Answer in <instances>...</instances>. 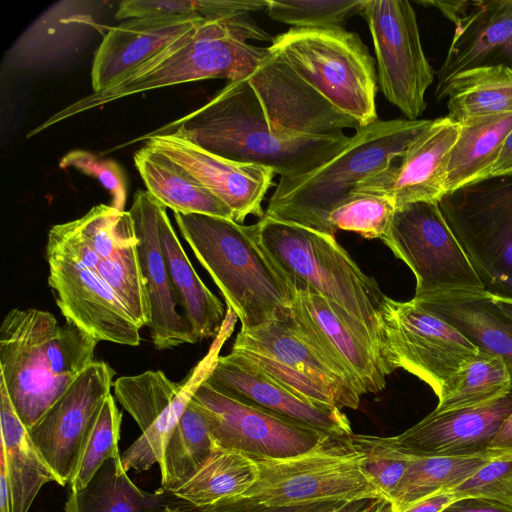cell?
Segmentation results:
<instances>
[{
  "instance_id": "6da1fadb",
  "label": "cell",
  "mask_w": 512,
  "mask_h": 512,
  "mask_svg": "<svg viewBox=\"0 0 512 512\" xmlns=\"http://www.w3.org/2000/svg\"><path fill=\"white\" fill-rule=\"evenodd\" d=\"M146 135H176L224 158L297 177L327 162L348 144L344 132L311 136L275 133L246 80L229 81L208 102Z\"/></svg>"
},
{
  "instance_id": "7a4b0ae2",
  "label": "cell",
  "mask_w": 512,
  "mask_h": 512,
  "mask_svg": "<svg viewBox=\"0 0 512 512\" xmlns=\"http://www.w3.org/2000/svg\"><path fill=\"white\" fill-rule=\"evenodd\" d=\"M248 40L272 42L249 13L203 19L156 56L126 73L103 90L69 104L31 130L30 138L76 114L115 100L180 83L223 78L248 81L269 54L268 47Z\"/></svg>"
},
{
  "instance_id": "3957f363",
  "label": "cell",
  "mask_w": 512,
  "mask_h": 512,
  "mask_svg": "<svg viewBox=\"0 0 512 512\" xmlns=\"http://www.w3.org/2000/svg\"><path fill=\"white\" fill-rule=\"evenodd\" d=\"M178 228L210 274L243 331L287 317L296 297L290 277L262 244L256 223L174 212Z\"/></svg>"
},
{
  "instance_id": "277c9868",
  "label": "cell",
  "mask_w": 512,
  "mask_h": 512,
  "mask_svg": "<svg viewBox=\"0 0 512 512\" xmlns=\"http://www.w3.org/2000/svg\"><path fill=\"white\" fill-rule=\"evenodd\" d=\"M98 340L36 308H13L0 326V379L25 427H33L95 360Z\"/></svg>"
},
{
  "instance_id": "5b68a950",
  "label": "cell",
  "mask_w": 512,
  "mask_h": 512,
  "mask_svg": "<svg viewBox=\"0 0 512 512\" xmlns=\"http://www.w3.org/2000/svg\"><path fill=\"white\" fill-rule=\"evenodd\" d=\"M432 120H377L359 127L333 158L297 177H280L266 217L334 236L331 210L357 184L402 156Z\"/></svg>"
},
{
  "instance_id": "8992f818",
  "label": "cell",
  "mask_w": 512,
  "mask_h": 512,
  "mask_svg": "<svg viewBox=\"0 0 512 512\" xmlns=\"http://www.w3.org/2000/svg\"><path fill=\"white\" fill-rule=\"evenodd\" d=\"M256 225L262 244L292 283H307L346 311L369 331L382 352L381 313L386 295L335 236L266 216Z\"/></svg>"
},
{
  "instance_id": "52a82bcc",
  "label": "cell",
  "mask_w": 512,
  "mask_h": 512,
  "mask_svg": "<svg viewBox=\"0 0 512 512\" xmlns=\"http://www.w3.org/2000/svg\"><path fill=\"white\" fill-rule=\"evenodd\" d=\"M268 49L360 127L378 120L375 59L357 33L291 28L273 37Z\"/></svg>"
},
{
  "instance_id": "ba28073f",
  "label": "cell",
  "mask_w": 512,
  "mask_h": 512,
  "mask_svg": "<svg viewBox=\"0 0 512 512\" xmlns=\"http://www.w3.org/2000/svg\"><path fill=\"white\" fill-rule=\"evenodd\" d=\"M439 206L485 291L512 298V173L451 191Z\"/></svg>"
},
{
  "instance_id": "9c48e42d",
  "label": "cell",
  "mask_w": 512,
  "mask_h": 512,
  "mask_svg": "<svg viewBox=\"0 0 512 512\" xmlns=\"http://www.w3.org/2000/svg\"><path fill=\"white\" fill-rule=\"evenodd\" d=\"M256 462L258 479L243 496L265 506L383 498L342 438L295 457Z\"/></svg>"
},
{
  "instance_id": "30bf717a",
  "label": "cell",
  "mask_w": 512,
  "mask_h": 512,
  "mask_svg": "<svg viewBox=\"0 0 512 512\" xmlns=\"http://www.w3.org/2000/svg\"><path fill=\"white\" fill-rule=\"evenodd\" d=\"M381 335L388 375L402 368L437 396L453 374L481 353L455 327L413 298L402 302L386 296Z\"/></svg>"
},
{
  "instance_id": "8fae6325",
  "label": "cell",
  "mask_w": 512,
  "mask_h": 512,
  "mask_svg": "<svg viewBox=\"0 0 512 512\" xmlns=\"http://www.w3.org/2000/svg\"><path fill=\"white\" fill-rule=\"evenodd\" d=\"M381 240L413 272L414 297L485 290L439 202H414L397 208Z\"/></svg>"
},
{
  "instance_id": "7c38bea8",
  "label": "cell",
  "mask_w": 512,
  "mask_h": 512,
  "mask_svg": "<svg viewBox=\"0 0 512 512\" xmlns=\"http://www.w3.org/2000/svg\"><path fill=\"white\" fill-rule=\"evenodd\" d=\"M61 237L125 305L140 329L150 323L134 221L129 211L93 206L82 217L50 228Z\"/></svg>"
},
{
  "instance_id": "4fadbf2b",
  "label": "cell",
  "mask_w": 512,
  "mask_h": 512,
  "mask_svg": "<svg viewBox=\"0 0 512 512\" xmlns=\"http://www.w3.org/2000/svg\"><path fill=\"white\" fill-rule=\"evenodd\" d=\"M376 56L378 88L408 120L426 109L434 71L423 47L415 11L407 0H365L361 14Z\"/></svg>"
},
{
  "instance_id": "5bb4252c",
  "label": "cell",
  "mask_w": 512,
  "mask_h": 512,
  "mask_svg": "<svg viewBox=\"0 0 512 512\" xmlns=\"http://www.w3.org/2000/svg\"><path fill=\"white\" fill-rule=\"evenodd\" d=\"M192 401L202 412L220 450L254 460L295 457L326 444L330 435L230 397L204 381Z\"/></svg>"
},
{
  "instance_id": "9a60e30c",
  "label": "cell",
  "mask_w": 512,
  "mask_h": 512,
  "mask_svg": "<svg viewBox=\"0 0 512 512\" xmlns=\"http://www.w3.org/2000/svg\"><path fill=\"white\" fill-rule=\"evenodd\" d=\"M293 284L296 297L290 319L300 335L361 395L382 391L388 373L381 348L369 331L307 283Z\"/></svg>"
},
{
  "instance_id": "2e32d148",
  "label": "cell",
  "mask_w": 512,
  "mask_h": 512,
  "mask_svg": "<svg viewBox=\"0 0 512 512\" xmlns=\"http://www.w3.org/2000/svg\"><path fill=\"white\" fill-rule=\"evenodd\" d=\"M45 254L48 284L66 322L74 323L98 341L139 345L140 327L120 298L51 229Z\"/></svg>"
},
{
  "instance_id": "e0dca14e",
  "label": "cell",
  "mask_w": 512,
  "mask_h": 512,
  "mask_svg": "<svg viewBox=\"0 0 512 512\" xmlns=\"http://www.w3.org/2000/svg\"><path fill=\"white\" fill-rule=\"evenodd\" d=\"M115 371L95 361L30 429L29 436L58 484H70L105 399L111 394Z\"/></svg>"
},
{
  "instance_id": "ac0fdd59",
  "label": "cell",
  "mask_w": 512,
  "mask_h": 512,
  "mask_svg": "<svg viewBox=\"0 0 512 512\" xmlns=\"http://www.w3.org/2000/svg\"><path fill=\"white\" fill-rule=\"evenodd\" d=\"M438 8L455 26L437 72L435 99L458 74L481 67L512 70V0L418 1Z\"/></svg>"
},
{
  "instance_id": "d6986e66",
  "label": "cell",
  "mask_w": 512,
  "mask_h": 512,
  "mask_svg": "<svg viewBox=\"0 0 512 512\" xmlns=\"http://www.w3.org/2000/svg\"><path fill=\"white\" fill-rule=\"evenodd\" d=\"M140 140H145L149 149L177 163L222 200L231 209L234 221L242 223L248 215L264 217L262 202L273 186L272 169L224 158L176 135L145 134L129 144Z\"/></svg>"
},
{
  "instance_id": "ffe728a7",
  "label": "cell",
  "mask_w": 512,
  "mask_h": 512,
  "mask_svg": "<svg viewBox=\"0 0 512 512\" xmlns=\"http://www.w3.org/2000/svg\"><path fill=\"white\" fill-rule=\"evenodd\" d=\"M459 132L460 123L448 116L432 120L402 156L352 191L387 196L396 209L414 202H439L446 194L447 161Z\"/></svg>"
},
{
  "instance_id": "44dd1931",
  "label": "cell",
  "mask_w": 512,
  "mask_h": 512,
  "mask_svg": "<svg viewBox=\"0 0 512 512\" xmlns=\"http://www.w3.org/2000/svg\"><path fill=\"white\" fill-rule=\"evenodd\" d=\"M106 1L62 0L46 9L7 50L2 66L9 70H44L73 60L96 33L108 26L96 19Z\"/></svg>"
},
{
  "instance_id": "7402d4cb",
  "label": "cell",
  "mask_w": 512,
  "mask_h": 512,
  "mask_svg": "<svg viewBox=\"0 0 512 512\" xmlns=\"http://www.w3.org/2000/svg\"><path fill=\"white\" fill-rule=\"evenodd\" d=\"M163 204L148 191H138L129 212L139 238L138 254L150 306L148 325L153 345L160 350L198 341L192 327L177 310L159 235Z\"/></svg>"
},
{
  "instance_id": "603a6c76",
  "label": "cell",
  "mask_w": 512,
  "mask_h": 512,
  "mask_svg": "<svg viewBox=\"0 0 512 512\" xmlns=\"http://www.w3.org/2000/svg\"><path fill=\"white\" fill-rule=\"evenodd\" d=\"M512 413V391L483 405L432 411L403 433L388 437L411 456H468L491 449L503 423Z\"/></svg>"
},
{
  "instance_id": "cb8c5ba5",
  "label": "cell",
  "mask_w": 512,
  "mask_h": 512,
  "mask_svg": "<svg viewBox=\"0 0 512 512\" xmlns=\"http://www.w3.org/2000/svg\"><path fill=\"white\" fill-rule=\"evenodd\" d=\"M218 391L278 416L320 430L333 438L352 433L339 408L314 405L232 354L219 356L205 380Z\"/></svg>"
},
{
  "instance_id": "d4e9b609",
  "label": "cell",
  "mask_w": 512,
  "mask_h": 512,
  "mask_svg": "<svg viewBox=\"0 0 512 512\" xmlns=\"http://www.w3.org/2000/svg\"><path fill=\"white\" fill-rule=\"evenodd\" d=\"M204 18L143 17L109 27L95 52L93 93L156 56L173 41L195 28Z\"/></svg>"
},
{
  "instance_id": "484cf974",
  "label": "cell",
  "mask_w": 512,
  "mask_h": 512,
  "mask_svg": "<svg viewBox=\"0 0 512 512\" xmlns=\"http://www.w3.org/2000/svg\"><path fill=\"white\" fill-rule=\"evenodd\" d=\"M232 346L267 354L294 371L311 377L333 395L339 409H357L359 406L362 395L357 387L300 335L290 315L251 330H240Z\"/></svg>"
},
{
  "instance_id": "4316f807",
  "label": "cell",
  "mask_w": 512,
  "mask_h": 512,
  "mask_svg": "<svg viewBox=\"0 0 512 512\" xmlns=\"http://www.w3.org/2000/svg\"><path fill=\"white\" fill-rule=\"evenodd\" d=\"M413 299L455 327L480 351L499 356L512 375V321L490 301L485 290H455Z\"/></svg>"
},
{
  "instance_id": "83f0119b",
  "label": "cell",
  "mask_w": 512,
  "mask_h": 512,
  "mask_svg": "<svg viewBox=\"0 0 512 512\" xmlns=\"http://www.w3.org/2000/svg\"><path fill=\"white\" fill-rule=\"evenodd\" d=\"M159 235L170 281L184 317L198 340L216 337L226 318L224 304L196 273L164 205L159 216Z\"/></svg>"
},
{
  "instance_id": "f1b7e54d",
  "label": "cell",
  "mask_w": 512,
  "mask_h": 512,
  "mask_svg": "<svg viewBox=\"0 0 512 512\" xmlns=\"http://www.w3.org/2000/svg\"><path fill=\"white\" fill-rule=\"evenodd\" d=\"M1 448L11 494V512H28L40 489L57 477L17 415L0 379Z\"/></svg>"
},
{
  "instance_id": "f546056e",
  "label": "cell",
  "mask_w": 512,
  "mask_h": 512,
  "mask_svg": "<svg viewBox=\"0 0 512 512\" xmlns=\"http://www.w3.org/2000/svg\"><path fill=\"white\" fill-rule=\"evenodd\" d=\"M134 164L145 186L166 208L184 214H205L233 219L231 209L168 157L140 148Z\"/></svg>"
},
{
  "instance_id": "4dcf8cb0",
  "label": "cell",
  "mask_w": 512,
  "mask_h": 512,
  "mask_svg": "<svg viewBox=\"0 0 512 512\" xmlns=\"http://www.w3.org/2000/svg\"><path fill=\"white\" fill-rule=\"evenodd\" d=\"M511 129L512 113L460 122L459 136L450 151L446 166V194L490 177Z\"/></svg>"
},
{
  "instance_id": "1f68e13d",
  "label": "cell",
  "mask_w": 512,
  "mask_h": 512,
  "mask_svg": "<svg viewBox=\"0 0 512 512\" xmlns=\"http://www.w3.org/2000/svg\"><path fill=\"white\" fill-rule=\"evenodd\" d=\"M231 325L224 323L208 353L180 382V390L151 425L121 454L124 470H148L162 461L165 447L198 387L208 378Z\"/></svg>"
},
{
  "instance_id": "d6a6232c",
  "label": "cell",
  "mask_w": 512,
  "mask_h": 512,
  "mask_svg": "<svg viewBox=\"0 0 512 512\" xmlns=\"http://www.w3.org/2000/svg\"><path fill=\"white\" fill-rule=\"evenodd\" d=\"M166 494L136 486L119 454L105 461L85 487L70 491L65 512H165L169 506Z\"/></svg>"
},
{
  "instance_id": "836d02e7",
  "label": "cell",
  "mask_w": 512,
  "mask_h": 512,
  "mask_svg": "<svg viewBox=\"0 0 512 512\" xmlns=\"http://www.w3.org/2000/svg\"><path fill=\"white\" fill-rule=\"evenodd\" d=\"M507 452L490 449L468 456H413L389 499L393 512L430 495L452 490Z\"/></svg>"
},
{
  "instance_id": "e575fe53",
  "label": "cell",
  "mask_w": 512,
  "mask_h": 512,
  "mask_svg": "<svg viewBox=\"0 0 512 512\" xmlns=\"http://www.w3.org/2000/svg\"><path fill=\"white\" fill-rule=\"evenodd\" d=\"M448 98V117L467 119L512 113V70L481 67L462 72L447 84L436 101Z\"/></svg>"
},
{
  "instance_id": "d590c367",
  "label": "cell",
  "mask_w": 512,
  "mask_h": 512,
  "mask_svg": "<svg viewBox=\"0 0 512 512\" xmlns=\"http://www.w3.org/2000/svg\"><path fill=\"white\" fill-rule=\"evenodd\" d=\"M217 450L202 412L191 400L174 429L159 464L160 489L173 494L189 482Z\"/></svg>"
},
{
  "instance_id": "8d00e7d4",
  "label": "cell",
  "mask_w": 512,
  "mask_h": 512,
  "mask_svg": "<svg viewBox=\"0 0 512 512\" xmlns=\"http://www.w3.org/2000/svg\"><path fill=\"white\" fill-rule=\"evenodd\" d=\"M512 391V375L505 361L482 352L453 374L443 385L434 412L483 405Z\"/></svg>"
},
{
  "instance_id": "74e56055",
  "label": "cell",
  "mask_w": 512,
  "mask_h": 512,
  "mask_svg": "<svg viewBox=\"0 0 512 512\" xmlns=\"http://www.w3.org/2000/svg\"><path fill=\"white\" fill-rule=\"evenodd\" d=\"M259 476L256 460L233 450H220L172 495L194 507L244 495Z\"/></svg>"
},
{
  "instance_id": "f35d334b",
  "label": "cell",
  "mask_w": 512,
  "mask_h": 512,
  "mask_svg": "<svg viewBox=\"0 0 512 512\" xmlns=\"http://www.w3.org/2000/svg\"><path fill=\"white\" fill-rule=\"evenodd\" d=\"M180 386L164 372L148 370L117 378L113 390L117 401L144 431L174 399Z\"/></svg>"
},
{
  "instance_id": "ab89813d",
  "label": "cell",
  "mask_w": 512,
  "mask_h": 512,
  "mask_svg": "<svg viewBox=\"0 0 512 512\" xmlns=\"http://www.w3.org/2000/svg\"><path fill=\"white\" fill-rule=\"evenodd\" d=\"M342 440L359 455L364 474L389 500L413 456L397 449L388 437L351 433Z\"/></svg>"
},
{
  "instance_id": "60d3db41",
  "label": "cell",
  "mask_w": 512,
  "mask_h": 512,
  "mask_svg": "<svg viewBox=\"0 0 512 512\" xmlns=\"http://www.w3.org/2000/svg\"><path fill=\"white\" fill-rule=\"evenodd\" d=\"M396 205L387 196L352 191L330 212L335 230L355 232L367 239H382L392 222Z\"/></svg>"
},
{
  "instance_id": "b9f144b4",
  "label": "cell",
  "mask_w": 512,
  "mask_h": 512,
  "mask_svg": "<svg viewBox=\"0 0 512 512\" xmlns=\"http://www.w3.org/2000/svg\"><path fill=\"white\" fill-rule=\"evenodd\" d=\"M365 0H268L266 12L277 22L302 29L342 28L361 14Z\"/></svg>"
},
{
  "instance_id": "7bdbcfd3",
  "label": "cell",
  "mask_w": 512,
  "mask_h": 512,
  "mask_svg": "<svg viewBox=\"0 0 512 512\" xmlns=\"http://www.w3.org/2000/svg\"><path fill=\"white\" fill-rule=\"evenodd\" d=\"M121 419L122 414L110 394L102 405L77 472L70 483L71 491L85 487L105 461L120 454L118 442Z\"/></svg>"
},
{
  "instance_id": "ee69618b",
  "label": "cell",
  "mask_w": 512,
  "mask_h": 512,
  "mask_svg": "<svg viewBox=\"0 0 512 512\" xmlns=\"http://www.w3.org/2000/svg\"><path fill=\"white\" fill-rule=\"evenodd\" d=\"M247 364L300 398L321 407L338 408L333 395L311 377L296 372L271 356L243 347L230 351Z\"/></svg>"
},
{
  "instance_id": "f6af8a7d",
  "label": "cell",
  "mask_w": 512,
  "mask_h": 512,
  "mask_svg": "<svg viewBox=\"0 0 512 512\" xmlns=\"http://www.w3.org/2000/svg\"><path fill=\"white\" fill-rule=\"evenodd\" d=\"M450 491L457 498L483 497L512 504V451L492 460Z\"/></svg>"
},
{
  "instance_id": "bcb514c9",
  "label": "cell",
  "mask_w": 512,
  "mask_h": 512,
  "mask_svg": "<svg viewBox=\"0 0 512 512\" xmlns=\"http://www.w3.org/2000/svg\"><path fill=\"white\" fill-rule=\"evenodd\" d=\"M61 169L74 168L96 178L111 196V206L124 210L127 197V183L121 167L111 159H103L90 151L74 149L64 155Z\"/></svg>"
},
{
  "instance_id": "7dc6e473",
  "label": "cell",
  "mask_w": 512,
  "mask_h": 512,
  "mask_svg": "<svg viewBox=\"0 0 512 512\" xmlns=\"http://www.w3.org/2000/svg\"><path fill=\"white\" fill-rule=\"evenodd\" d=\"M343 503L344 501H322L293 506L269 507L242 495L207 506L195 507V512H331Z\"/></svg>"
},
{
  "instance_id": "c3c4849f",
  "label": "cell",
  "mask_w": 512,
  "mask_h": 512,
  "mask_svg": "<svg viewBox=\"0 0 512 512\" xmlns=\"http://www.w3.org/2000/svg\"><path fill=\"white\" fill-rule=\"evenodd\" d=\"M441 512H512V504L483 497L458 498Z\"/></svg>"
},
{
  "instance_id": "681fc988",
  "label": "cell",
  "mask_w": 512,
  "mask_h": 512,
  "mask_svg": "<svg viewBox=\"0 0 512 512\" xmlns=\"http://www.w3.org/2000/svg\"><path fill=\"white\" fill-rule=\"evenodd\" d=\"M458 499L452 491L439 492L418 500L397 512H441Z\"/></svg>"
},
{
  "instance_id": "f907efd6",
  "label": "cell",
  "mask_w": 512,
  "mask_h": 512,
  "mask_svg": "<svg viewBox=\"0 0 512 512\" xmlns=\"http://www.w3.org/2000/svg\"><path fill=\"white\" fill-rule=\"evenodd\" d=\"M512 173V129L507 134L490 176Z\"/></svg>"
},
{
  "instance_id": "816d5d0a",
  "label": "cell",
  "mask_w": 512,
  "mask_h": 512,
  "mask_svg": "<svg viewBox=\"0 0 512 512\" xmlns=\"http://www.w3.org/2000/svg\"><path fill=\"white\" fill-rule=\"evenodd\" d=\"M0 512H11V494L7 478L5 458L0 450Z\"/></svg>"
},
{
  "instance_id": "f5cc1de1",
  "label": "cell",
  "mask_w": 512,
  "mask_h": 512,
  "mask_svg": "<svg viewBox=\"0 0 512 512\" xmlns=\"http://www.w3.org/2000/svg\"><path fill=\"white\" fill-rule=\"evenodd\" d=\"M491 449L512 451V413L503 423L500 431L491 444Z\"/></svg>"
},
{
  "instance_id": "db71d44e",
  "label": "cell",
  "mask_w": 512,
  "mask_h": 512,
  "mask_svg": "<svg viewBox=\"0 0 512 512\" xmlns=\"http://www.w3.org/2000/svg\"><path fill=\"white\" fill-rule=\"evenodd\" d=\"M373 500L374 499L364 498L347 501L331 512H362Z\"/></svg>"
},
{
  "instance_id": "11a10c76",
  "label": "cell",
  "mask_w": 512,
  "mask_h": 512,
  "mask_svg": "<svg viewBox=\"0 0 512 512\" xmlns=\"http://www.w3.org/2000/svg\"><path fill=\"white\" fill-rule=\"evenodd\" d=\"M491 303L512 321V298L501 297L489 293Z\"/></svg>"
},
{
  "instance_id": "9f6ffc18",
  "label": "cell",
  "mask_w": 512,
  "mask_h": 512,
  "mask_svg": "<svg viewBox=\"0 0 512 512\" xmlns=\"http://www.w3.org/2000/svg\"><path fill=\"white\" fill-rule=\"evenodd\" d=\"M362 512H393L392 504L384 498L374 499Z\"/></svg>"
},
{
  "instance_id": "6f0895ef",
  "label": "cell",
  "mask_w": 512,
  "mask_h": 512,
  "mask_svg": "<svg viewBox=\"0 0 512 512\" xmlns=\"http://www.w3.org/2000/svg\"><path fill=\"white\" fill-rule=\"evenodd\" d=\"M165 512H181L180 509L168 506Z\"/></svg>"
}]
</instances>
